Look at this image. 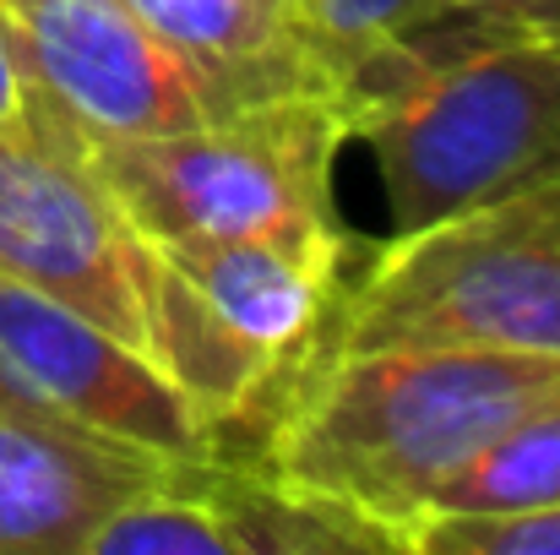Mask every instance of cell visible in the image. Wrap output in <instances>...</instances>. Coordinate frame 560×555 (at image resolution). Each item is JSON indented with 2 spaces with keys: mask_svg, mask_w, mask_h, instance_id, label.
Returning <instances> with one entry per match:
<instances>
[{
  "mask_svg": "<svg viewBox=\"0 0 560 555\" xmlns=\"http://www.w3.org/2000/svg\"><path fill=\"white\" fill-rule=\"evenodd\" d=\"M381 170L392 234L560 175V16L441 5L332 93Z\"/></svg>",
  "mask_w": 560,
  "mask_h": 555,
  "instance_id": "6da1fadb",
  "label": "cell"
},
{
  "mask_svg": "<svg viewBox=\"0 0 560 555\" xmlns=\"http://www.w3.org/2000/svg\"><path fill=\"white\" fill-rule=\"evenodd\" d=\"M560 403V355L523 349H338L283 392L256 469L360 518L386 551L495 436Z\"/></svg>",
  "mask_w": 560,
  "mask_h": 555,
  "instance_id": "7a4b0ae2",
  "label": "cell"
},
{
  "mask_svg": "<svg viewBox=\"0 0 560 555\" xmlns=\"http://www.w3.org/2000/svg\"><path fill=\"white\" fill-rule=\"evenodd\" d=\"M349 142L332 93H283L164 137L88 142L82 164L148 245L278 240L343 267L332 164Z\"/></svg>",
  "mask_w": 560,
  "mask_h": 555,
  "instance_id": "3957f363",
  "label": "cell"
},
{
  "mask_svg": "<svg viewBox=\"0 0 560 555\" xmlns=\"http://www.w3.org/2000/svg\"><path fill=\"white\" fill-rule=\"evenodd\" d=\"M338 349H523L560 355V175L386 234L332 294L311 355Z\"/></svg>",
  "mask_w": 560,
  "mask_h": 555,
  "instance_id": "277c9868",
  "label": "cell"
},
{
  "mask_svg": "<svg viewBox=\"0 0 560 555\" xmlns=\"http://www.w3.org/2000/svg\"><path fill=\"white\" fill-rule=\"evenodd\" d=\"M0 11L27 82L22 120L71 153L234 115L131 0H0Z\"/></svg>",
  "mask_w": 560,
  "mask_h": 555,
  "instance_id": "5b68a950",
  "label": "cell"
},
{
  "mask_svg": "<svg viewBox=\"0 0 560 555\" xmlns=\"http://www.w3.org/2000/svg\"><path fill=\"white\" fill-rule=\"evenodd\" d=\"M0 403L148 458H218V430L137 344L11 278H0Z\"/></svg>",
  "mask_w": 560,
  "mask_h": 555,
  "instance_id": "8992f818",
  "label": "cell"
},
{
  "mask_svg": "<svg viewBox=\"0 0 560 555\" xmlns=\"http://www.w3.org/2000/svg\"><path fill=\"white\" fill-rule=\"evenodd\" d=\"M142 234L82 153L38 137L27 120L0 126V278L27 284L142 349Z\"/></svg>",
  "mask_w": 560,
  "mask_h": 555,
  "instance_id": "52a82bcc",
  "label": "cell"
},
{
  "mask_svg": "<svg viewBox=\"0 0 560 555\" xmlns=\"http://www.w3.org/2000/svg\"><path fill=\"white\" fill-rule=\"evenodd\" d=\"M175 469L0 403V555H88L109 512Z\"/></svg>",
  "mask_w": 560,
  "mask_h": 555,
  "instance_id": "ba28073f",
  "label": "cell"
},
{
  "mask_svg": "<svg viewBox=\"0 0 560 555\" xmlns=\"http://www.w3.org/2000/svg\"><path fill=\"white\" fill-rule=\"evenodd\" d=\"M190 289L250 344L294 360L316 344L322 316L338 294L343 267L316 262L278 240H196V245H153Z\"/></svg>",
  "mask_w": 560,
  "mask_h": 555,
  "instance_id": "9c48e42d",
  "label": "cell"
},
{
  "mask_svg": "<svg viewBox=\"0 0 560 555\" xmlns=\"http://www.w3.org/2000/svg\"><path fill=\"white\" fill-rule=\"evenodd\" d=\"M142 322H148L142 338L148 360L186 392V403L218 436L240 425L289 366L272 349L250 344L240 327H229L153 245L142 256Z\"/></svg>",
  "mask_w": 560,
  "mask_h": 555,
  "instance_id": "30bf717a",
  "label": "cell"
},
{
  "mask_svg": "<svg viewBox=\"0 0 560 555\" xmlns=\"http://www.w3.org/2000/svg\"><path fill=\"white\" fill-rule=\"evenodd\" d=\"M131 11L223 99V109L327 93L300 55L289 0H131Z\"/></svg>",
  "mask_w": 560,
  "mask_h": 555,
  "instance_id": "8fae6325",
  "label": "cell"
},
{
  "mask_svg": "<svg viewBox=\"0 0 560 555\" xmlns=\"http://www.w3.org/2000/svg\"><path fill=\"white\" fill-rule=\"evenodd\" d=\"M560 501V403L545 414H528L506 436H495L485 452H474L446 485L430 490L419 518L402 529V540L430 518H463V512H523Z\"/></svg>",
  "mask_w": 560,
  "mask_h": 555,
  "instance_id": "7c38bea8",
  "label": "cell"
},
{
  "mask_svg": "<svg viewBox=\"0 0 560 555\" xmlns=\"http://www.w3.org/2000/svg\"><path fill=\"white\" fill-rule=\"evenodd\" d=\"M441 5L452 0H289L300 55L327 93H338L360 60H371L381 44L402 38Z\"/></svg>",
  "mask_w": 560,
  "mask_h": 555,
  "instance_id": "4fadbf2b",
  "label": "cell"
},
{
  "mask_svg": "<svg viewBox=\"0 0 560 555\" xmlns=\"http://www.w3.org/2000/svg\"><path fill=\"white\" fill-rule=\"evenodd\" d=\"M402 551L413 555H560V501L523 512H463L419 523Z\"/></svg>",
  "mask_w": 560,
  "mask_h": 555,
  "instance_id": "5bb4252c",
  "label": "cell"
},
{
  "mask_svg": "<svg viewBox=\"0 0 560 555\" xmlns=\"http://www.w3.org/2000/svg\"><path fill=\"white\" fill-rule=\"evenodd\" d=\"M22 115H27V82H22V60H16V44H11V27L0 11V126H11Z\"/></svg>",
  "mask_w": 560,
  "mask_h": 555,
  "instance_id": "9a60e30c",
  "label": "cell"
},
{
  "mask_svg": "<svg viewBox=\"0 0 560 555\" xmlns=\"http://www.w3.org/2000/svg\"><path fill=\"white\" fill-rule=\"evenodd\" d=\"M468 11H512V16H560V0H452Z\"/></svg>",
  "mask_w": 560,
  "mask_h": 555,
  "instance_id": "2e32d148",
  "label": "cell"
}]
</instances>
